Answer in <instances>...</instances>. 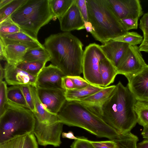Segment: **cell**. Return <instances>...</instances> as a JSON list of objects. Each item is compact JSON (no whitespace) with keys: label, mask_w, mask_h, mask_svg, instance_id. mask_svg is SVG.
<instances>
[{"label":"cell","mask_w":148,"mask_h":148,"mask_svg":"<svg viewBox=\"0 0 148 148\" xmlns=\"http://www.w3.org/2000/svg\"><path fill=\"white\" fill-rule=\"evenodd\" d=\"M106 57L100 46L96 43H90L84 51L82 73L84 78L90 84L103 87L99 64L100 61Z\"/></svg>","instance_id":"cell-7"},{"label":"cell","mask_w":148,"mask_h":148,"mask_svg":"<svg viewBox=\"0 0 148 148\" xmlns=\"http://www.w3.org/2000/svg\"><path fill=\"white\" fill-rule=\"evenodd\" d=\"M103 87L90 84L83 88L65 90V96L67 101H76L93 94Z\"/></svg>","instance_id":"cell-21"},{"label":"cell","mask_w":148,"mask_h":148,"mask_svg":"<svg viewBox=\"0 0 148 148\" xmlns=\"http://www.w3.org/2000/svg\"><path fill=\"white\" fill-rule=\"evenodd\" d=\"M8 88L5 82L2 81L0 82V116L4 113L8 101Z\"/></svg>","instance_id":"cell-34"},{"label":"cell","mask_w":148,"mask_h":148,"mask_svg":"<svg viewBox=\"0 0 148 148\" xmlns=\"http://www.w3.org/2000/svg\"><path fill=\"white\" fill-rule=\"evenodd\" d=\"M23 32L10 16L0 23V36Z\"/></svg>","instance_id":"cell-30"},{"label":"cell","mask_w":148,"mask_h":148,"mask_svg":"<svg viewBox=\"0 0 148 148\" xmlns=\"http://www.w3.org/2000/svg\"><path fill=\"white\" fill-rule=\"evenodd\" d=\"M127 80V86L137 101L148 102V65Z\"/></svg>","instance_id":"cell-13"},{"label":"cell","mask_w":148,"mask_h":148,"mask_svg":"<svg viewBox=\"0 0 148 148\" xmlns=\"http://www.w3.org/2000/svg\"><path fill=\"white\" fill-rule=\"evenodd\" d=\"M66 75L59 68L50 64L44 67L37 77L36 87L46 89H63L62 79Z\"/></svg>","instance_id":"cell-12"},{"label":"cell","mask_w":148,"mask_h":148,"mask_svg":"<svg viewBox=\"0 0 148 148\" xmlns=\"http://www.w3.org/2000/svg\"><path fill=\"white\" fill-rule=\"evenodd\" d=\"M117 143V148H137L138 137L131 132L120 134L118 137L114 140Z\"/></svg>","instance_id":"cell-26"},{"label":"cell","mask_w":148,"mask_h":148,"mask_svg":"<svg viewBox=\"0 0 148 148\" xmlns=\"http://www.w3.org/2000/svg\"><path fill=\"white\" fill-rule=\"evenodd\" d=\"M137 148H148V140L145 139L137 144Z\"/></svg>","instance_id":"cell-47"},{"label":"cell","mask_w":148,"mask_h":148,"mask_svg":"<svg viewBox=\"0 0 148 148\" xmlns=\"http://www.w3.org/2000/svg\"><path fill=\"white\" fill-rule=\"evenodd\" d=\"M43 45L51 56L52 64L66 75L80 76L82 73L83 45L70 32L51 34L45 39Z\"/></svg>","instance_id":"cell-1"},{"label":"cell","mask_w":148,"mask_h":148,"mask_svg":"<svg viewBox=\"0 0 148 148\" xmlns=\"http://www.w3.org/2000/svg\"><path fill=\"white\" fill-rule=\"evenodd\" d=\"M143 38L142 36L136 32L128 31L123 35L112 40L122 42L130 46H135L140 45Z\"/></svg>","instance_id":"cell-29"},{"label":"cell","mask_w":148,"mask_h":148,"mask_svg":"<svg viewBox=\"0 0 148 148\" xmlns=\"http://www.w3.org/2000/svg\"><path fill=\"white\" fill-rule=\"evenodd\" d=\"M12 0H0V9L5 6L10 2Z\"/></svg>","instance_id":"cell-50"},{"label":"cell","mask_w":148,"mask_h":148,"mask_svg":"<svg viewBox=\"0 0 148 148\" xmlns=\"http://www.w3.org/2000/svg\"><path fill=\"white\" fill-rule=\"evenodd\" d=\"M38 144L33 132L26 134L24 148H38Z\"/></svg>","instance_id":"cell-40"},{"label":"cell","mask_w":148,"mask_h":148,"mask_svg":"<svg viewBox=\"0 0 148 148\" xmlns=\"http://www.w3.org/2000/svg\"><path fill=\"white\" fill-rule=\"evenodd\" d=\"M61 85L62 88L65 90L75 89L73 83L69 76L66 75L62 77Z\"/></svg>","instance_id":"cell-42"},{"label":"cell","mask_w":148,"mask_h":148,"mask_svg":"<svg viewBox=\"0 0 148 148\" xmlns=\"http://www.w3.org/2000/svg\"><path fill=\"white\" fill-rule=\"evenodd\" d=\"M99 70L103 87L108 86L113 83L118 74L116 67L106 58L100 61Z\"/></svg>","instance_id":"cell-20"},{"label":"cell","mask_w":148,"mask_h":148,"mask_svg":"<svg viewBox=\"0 0 148 148\" xmlns=\"http://www.w3.org/2000/svg\"><path fill=\"white\" fill-rule=\"evenodd\" d=\"M61 30L64 32L85 28L84 21L75 0L65 14L59 19Z\"/></svg>","instance_id":"cell-15"},{"label":"cell","mask_w":148,"mask_h":148,"mask_svg":"<svg viewBox=\"0 0 148 148\" xmlns=\"http://www.w3.org/2000/svg\"><path fill=\"white\" fill-rule=\"evenodd\" d=\"M0 37L30 44H41L37 39L32 37L24 32L0 36Z\"/></svg>","instance_id":"cell-31"},{"label":"cell","mask_w":148,"mask_h":148,"mask_svg":"<svg viewBox=\"0 0 148 148\" xmlns=\"http://www.w3.org/2000/svg\"><path fill=\"white\" fill-rule=\"evenodd\" d=\"M10 18L23 32L38 39L40 29L56 17L49 0H27Z\"/></svg>","instance_id":"cell-5"},{"label":"cell","mask_w":148,"mask_h":148,"mask_svg":"<svg viewBox=\"0 0 148 148\" xmlns=\"http://www.w3.org/2000/svg\"><path fill=\"white\" fill-rule=\"evenodd\" d=\"M143 35L142 42L138 47L141 52H144L148 53V34Z\"/></svg>","instance_id":"cell-43"},{"label":"cell","mask_w":148,"mask_h":148,"mask_svg":"<svg viewBox=\"0 0 148 148\" xmlns=\"http://www.w3.org/2000/svg\"><path fill=\"white\" fill-rule=\"evenodd\" d=\"M61 135L63 138L73 139L74 140H79L81 138V137H77L75 136L73 132L71 131H69L68 132H62Z\"/></svg>","instance_id":"cell-44"},{"label":"cell","mask_w":148,"mask_h":148,"mask_svg":"<svg viewBox=\"0 0 148 148\" xmlns=\"http://www.w3.org/2000/svg\"><path fill=\"white\" fill-rule=\"evenodd\" d=\"M7 95L8 101L17 105L28 108L20 86H12L8 88Z\"/></svg>","instance_id":"cell-23"},{"label":"cell","mask_w":148,"mask_h":148,"mask_svg":"<svg viewBox=\"0 0 148 148\" xmlns=\"http://www.w3.org/2000/svg\"><path fill=\"white\" fill-rule=\"evenodd\" d=\"M5 76V70L4 68H3L1 64L0 66V82L3 81V80Z\"/></svg>","instance_id":"cell-49"},{"label":"cell","mask_w":148,"mask_h":148,"mask_svg":"<svg viewBox=\"0 0 148 148\" xmlns=\"http://www.w3.org/2000/svg\"><path fill=\"white\" fill-rule=\"evenodd\" d=\"M147 65L138 47L129 45L116 68L117 73L124 75L128 79L141 71Z\"/></svg>","instance_id":"cell-9"},{"label":"cell","mask_w":148,"mask_h":148,"mask_svg":"<svg viewBox=\"0 0 148 148\" xmlns=\"http://www.w3.org/2000/svg\"><path fill=\"white\" fill-rule=\"evenodd\" d=\"M94 148H117V145L114 140L93 141L90 140Z\"/></svg>","instance_id":"cell-37"},{"label":"cell","mask_w":148,"mask_h":148,"mask_svg":"<svg viewBox=\"0 0 148 148\" xmlns=\"http://www.w3.org/2000/svg\"><path fill=\"white\" fill-rule=\"evenodd\" d=\"M57 115L63 124L81 128L99 137L114 140L120 135L99 115L76 101L66 100Z\"/></svg>","instance_id":"cell-3"},{"label":"cell","mask_w":148,"mask_h":148,"mask_svg":"<svg viewBox=\"0 0 148 148\" xmlns=\"http://www.w3.org/2000/svg\"><path fill=\"white\" fill-rule=\"evenodd\" d=\"M136 99L127 86L119 82L112 94L101 108L100 116L119 134L131 132L137 123Z\"/></svg>","instance_id":"cell-2"},{"label":"cell","mask_w":148,"mask_h":148,"mask_svg":"<svg viewBox=\"0 0 148 148\" xmlns=\"http://www.w3.org/2000/svg\"><path fill=\"white\" fill-rule=\"evenodd\" d=\"M69 77L73 83L75 89H79L87 87L90 84L86 79L82 78L80 76H69Z\"/></svg>","instance_id":"cell-38"},{"label":"cell","mask_w":148,"mask_h":148,"mask_svg":"<svg viewBox=\"0 0 148 148\" xmlns=\"http://www.w3.org/2000/svg\"><path fill=\"white\" fill-rule=\"evenodd\" d=\"M115 15L120 20L132 18L138 19L143 15L139 0H107Z\"/></svg>","instance_id":"cell-10"},{"label":"cell","mask_w":148,"mask_h":148,"mask_svg":"<svg viewBox=\"0 0 148 148\" xmlns=\"http://www.w3.org/2000/svg\"><path fill=\"white\" fill-rule=\"evenodd\" d=\"M63 124L60 121L51 124L39 123L36 120L33 132L38 144L45 146L59 147Z\"/></svg>","instance_id":"cell-8"},{"label":"cell","mask_w":148,"mask_h":148,"mask_svg":"<svg viewBox=\"0 0 148 148\" xmlns=\"http://www.w3.org/2000/svg\"><path fill=\"white\" fill-rule=\"evenodd\" d=\"M74 1L49 0V2L52 12L59 20L67 12Z\"/></svg>","instance_id":"cell-24"},{"label":"cell","mask_w":148,"mask_h":148,"mask_svg":"<svg viewBox=\"0 0 148 148\" xmlns=\"http://www.w3.org/2000/svg\"><path fill=\"white\" fill-rule=\"evenodd\" d=\"M76 3L84 21H88V15L86 0H76Z\"/></svg>","instance_id":"cell-39"},{"label":"cell","mask_w":148,"mask_h":148,"mask_svg":"<svg viewBox=\"0 0 148 148\" xmlns=\"http://www.w3.org/2000/svg\"><path fill=\"white\" fill-rule=\"evenodd\" d=\"M85 28L87 32L91 34L93 32V27L91 23L88 21H84Z\"/></svg>","instance_id":"cell-45"},{"label":"cell","mask_w":148,"mask_h":148,"mask_svg":"<svg viewBox=\"0 0 148 148\" xmlns=\"http://www.w3.org/2000/svg\"><path fill=\"white\" fill-rule=\"evenodd\" d=\"M0 59L1 60H5L4 56V45L2 40L0 39Z\"/></svg>","instance_id":"cell-46"},{"label":"cell","mask_w":148,"mask_h":148,"mask_svg":"<svg viewBox=\"0 0 148 148\" xmlns=\"http://www.w3.org/2000/svg\"><path fill=\"white\" fill-rule=\"evenodd\" d=\"M116 85L103 88L100 91L88 97L76 101L100 116L102 107L114 92Z\"/></svg>","instance_id":"cell-16"},{"label":"cell","mask_w":148,"mask_h":148,"mask_svg":"<svg viewBox=\"0 0 148 148\" xmlns=\"http://www.w3.org/2000/svg\"><path fill=\"white\" fill-rule=\"evenodd\" d=\"M4 78L9 85H29L36 87L37 77L32 75L7 62L4 66Z\"/></svg>","instance_id":"cell-14"},{"label":"cell","mask_w":148,"mask_h":148,"mask_svg":"<svg viewBox=\"0 0 148 148\" xmlns=\"http://www.w3.org/2000/svg\"><path fill=\"white\" fill-rule=\"evenodd\" d=\"M27 0H12L5 6L0 9V23L10 17Z\"/></svg>","instance_id":"cell-28"},{"label":"cell","mask_w":148,"mask_h":148,"mask_svg":"<svg viewBox=\"0 0 148 148\" xmlns=\"http://www.w3.org/2000/svg\"><path fill=\"white\" fill-rule=\"evenodd\" d=\"M36 88L39 99L46 109L51 113L57 115L66 100L65 96V90Z\"/></svg>","instance_id":"cell-11"},{"label":"cell","mask_w":148,"mask_h":148,"mask_svg":"<svg viewBox=\"0 0 148 148\" xmlns=\"http://www.w3.org/2000/svg\"><path fill=\"white\" fill-rule=\"evenodd\" d=\"M129 45L122 42L110 40L100 46L106 57L116 69Z\"/></svg>","instance_id":"cell-17"},{"label":"cell","mask_w":148,"mask_h":148,"mask_svg":"<svg viewBox=\"0 0 148 148\" xmlns=\"http://www.w3.org/2000/svg\"><path fill=\"white\" fill-rule=\"evenodd\" d=\"M143 127V128L141 134L143 138L148 140V126H145Z\"/></svg>","instance_id":"cell-48"},{"label":"cell","mask_w":148,"mask_h":148,"mask_svg":"<svg viewBox=\"0 0 148 148\" xmlns=\"http://www.w3.org/2000/svg\"><path fill=\"white\" fill-rule=\"evenodd\" d=\"M137 123L143 126H148V102L137 101L134 107Z\"/></svg>","instance_id":"cell-25"},{"label":"cell","mask_w":148,"mask_h":148,"mask_svg":"<svg viewBox=\"0 0 148 148\" xmlns=\"http://www.w3.org/2000/svg\"><path fill=\"white\" fill-rule=\"evenodd\" d=\"M139 26L143 35L148 34V12L143 15L140 20Z\"/></svg>","instance_id":"cell-41"},{"label":"cell","mask_w":148,"mask_h":148,"mask_svg":"<svg viewBox=\"0 0 148 148\" xmlns=\"http://www.w3.org/2000/svg\"><path fill=\"white\" fill-rule=\"evenodd\" d=\"M27 134L18 136L0 143V148H24Z\"/></svg>","instance_id":"cell-32"},{"label":"cell","mask_w":148,"mask_h":148,"mask_svg":"<svg viewBox=\"0 0 148 148\" xmlns=\"http://www.w3.org/2000/svg\"><path fill=\"white\" fill-rule=\"evenodd\" d=\"M71 148H94L90 140L84 137L80 139L75 140L70 146Z\"/></svg>","instance_id":"cell-36"},{"label":"cell","mask_w":148,"mask_h":148,"mask_svg":"<svg viewBox=\"0 0 148 148\" xmlns=\"http://www.w3.org/2000/svg\"><path fill=\"white\" fill-rule=\"evenodd\" d=\"M30 86L34 104L35 111L33 113L36 121L46 124H53L60 121L57 115L52 114L48 111L42 103L38 97L36 87Z\"/></svg>","instance_id":"cell-18"},{"label":"cell","mask_w":148,"mask_h":148,"mask_svg":"<svg viewBox=\"0 0 148 148\" xmlns=\"http://www.w3.org/2000/svg\"><path fill=\"white\" fill-rule=\"evenodd\" d=\"M51 57L45 47L28 49L24 56V62L37 61L46 63L50 61Z\"/></svg>","instance_id":"cell-22"},{"label":"cell","mask_w":148,"mask_h":148,"mask_svg":"<svg viewBox=\"0 0 148 148\" xmlns=\"http://www.w3.org/2000/svg\"><path fill=\"white\" fill-rule=\"evenodd\" d=\"M138 19L132 18H127L120 20L125 29L127 32L132 29H137L138 26Z\"/></svg>","instance_id":"cell-35"},{"label":"cell","mask_w":148,"mask_h":148,"mask_svg":"<svg viewBox=\"0 0 148 148\" xmlns=\"http://www.w3.org/2000/svg\"><path fill=\"white\" fill-rule=\"evenodd\" d=\"M3 44L4 56L7 63L16 66L23 62V57L27 50L29 49L28 47L15 43Z\"/></svg>","instance_id":"cell-19"},{"label":"cell","mask_w":148,"mask_h":148,"mask_svg":"<svg viewBox=\"0 0 148 148\" xmlns=\"http://www.w3.org/2000/svg\"><path fill=\"white\" fill-rule=\"evenodd\" d=\"M20 86L28 108L33 113L35 111L34 104L31 92L30 86L29 85Z\"/></svg>","instance_id":"cell-33"},{"label":"cell","mask_w":148,"mask_h":148,"mask_svg":"<svg viewBox=\"0 0 148 148\" xmlns=\"http://www.w3.org/2000/svg\"><path fill=\"white\" fill-rule=\"evenodd\" d=\"M86 2L88 21L93 27L91 34L96 40L103 44L127 32L107 0H87Z\"/></svg>","instance_id":"cell-4"},{"label":"cell","mask_w":148,"mask_h":148,"mask_svg":"<svg viewBox=\"0 0 148 148\" xmlns=\"http://www.w3.org/2000/svg\"><path fill=\"white\" fill-rule=\"evenodd\" d=\"M46 64L37 61H23L16 66L32 75L37 77L45 67Z\"/></svg>","instance_id":"cell-27"},{"label":"cell","mask_w":148,"mask_h":148,"mask_svg":"<svg viewBox=\"0 0 148 148\" xmlns=\"http://www.w3.org/2000/svg\"><path fill=\"white\" fill-rule=\"evenodd\" d=\"M36 121L30 110L8 100L5 110L0 116V143L33 132Z\"/></svg>","instance_id":"cell-6"}]
</instances>
